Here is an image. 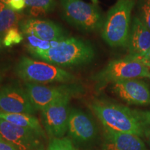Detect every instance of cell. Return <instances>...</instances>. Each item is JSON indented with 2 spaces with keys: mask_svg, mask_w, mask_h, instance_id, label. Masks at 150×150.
<instances>
[{
  "mask_svg": "<svg viewBox=\"0 0 150 150\" xmlns=\"http://www.w3.org/2000/svg\"><path fill=\"white\" fill-rule=\"evenodd\" d=\"M90 106L104 129L140 138L146 136L145 126L136 110L104 100L94 101Z\"/></svg>",
  "mask_w": 150,
  "mask_h": 150,
  "instance_id": "obj_1",
  "label": "cell"
},
{
  "mask_svg": "<svg viewBox=\"0 0 150 150\" xmlns=\"http://www.w3.org/2000/svg\"><path fill=\"white\" fill-rule=\"evenodd\" d=\"M31 56L58 67H76L88 64L95 58L91 43L76 38H67L57 47L46 51L31 50Z\"/></svg>",
  "mask_w": 150,
  "mask_h": 150,
  "instance_id": "obj_2",
  "label": "cell"
},
{
  "mask_svg": "<svg viewBox=\"0 0 150 150\" xmlns=\"http://www.w3.org/2000/svg\"><path fill=\"white\" fill-rule=\"evenodd\" d=\"M135 3L136 0H117L108 11L103 22L102 36L108 45L127 46Z\"/></svg>",
  "mask_w": 150,
  "mask_h": 150,
  "instance_id": "obj_3",
  "label": "cell"
},
{
  "mask_svg": "<svg viewBox=\"0 0 150 150\" xmlns=\"http://www.w3.org/2000/svg\"><path fill=\"white\" fill-rule=\"evenodd\" d=\"M17 76L27 83L45 84L73 83L76 77L72 73L47 62L22 56L15 69Z\"/></svg>",
  "mask_w": 150,
  "mask_h": 150,
  "instance_id": "obj_4",
  "label": "cell"
},
{
  "mask_svg": "<svg viewBox=\"0 0 150 150\" xmlns=\"http://www.w3.org/2000/svg\"><path fill=\"white\" fill-rule=\"evenodd\" d=\"M150 79V70L141 62L129 56L112 60L102 70L92 76L98 87L120 81Z\"/></svg>",
  "mask_w": 150,
  "mask_h": 150,
  "instance_id": "obj_5",
  "label": "cell"
},
{
  "mask_svg": "<svg viewBox=\"0 0 150 150\" xmlns=\"http://www.w3.org/2000/svg\"><path fill=\"white\" fill-rule=\"evenodd\" d=\"M61 6L63 18L76 29L91 32L102 27V16L94 4L82 0H61Z\"/></svg>",
  "mask_w": 150,
  "mask_h": 150,
  "instance_id": "obj_6",
  "label": "cell"
},
{
  "mask_svg": "<svg viewBox=\"0 0 150 150\" xmlns=\"http://www.w3.org/2000/svg\"><path fill=\"white\" fill-rule=\"evenodd\" d=\"M25 91L35 109L42 110L60 98L72 97L81 94L83 88L81 86L74 83L54 86L26 83Z\"/></svg>",
  "mask_w": 150,
  "mask_h": 150,
  "instance_id": "obj_7",
  "label": "cell"
},
{
  "mask_svg": "<svg viewBox=\"0 0 150 150\" xmlns=\"http://www.w3.org/2000/svg\"><path fill=\"white\" fill-rule=\"evenodd\" d=\"M70 97L54 101L41 110V117L45 130L52 138H63L67 132Z\"/></svg>",
  "mask_w": 150,
  "mask_h": 150,
  "instance_id": "obj_8",
  "label": "cell"
},
{
  "mask_svg": "<svg viewBox=\"0 0 150 150\" xmlns=\"http://www.w3.org/2000/svg\"><path fill=\"white\" fill-rule=\"evenodd\" d=\"M0 136L18 150H39L44 146V134L16 126L2 119H0Z\"/></svg>",
  "mask_w": 150,
  "mask_h": 150,
  "instance_id": "obj_9",
  "label": "cell"
},
{
  "mask_svg": "<svg viewBox=\"0 0 150 150\" xmlns=\"http://www.w3.org/2000/svg\"><path fill=\"white\" fill-rule=\"evenodd\" d=\"M25 89L16 84H7L0 89V112L7 113L35 112Z\"/></svg>",
  "mask_w": 150,
  "mask_h": 150,
  "instance_id": "obj_10",
  "label": "cell"
},
{
  "mask_svg": "<svg viewBox=\"0 0 150 150\" xmlns=\"http://www.w3.org/2000/svg\"><path fill=\"white\" fill-rule=\"evenodd\" d=\"M67 133L73 141L81 145L94 141L96 138L97 129L93 119L87 113L73 108L69 114Z\"/></svg>",
  "mask_w": 150,
  "mask_h": 150,
  "instance_id": "obj_11",
  "label": "cell"
},
{
  "mask_svg": "<svg viewBox=\"0 0 150 150\" xmlns=\"http://www.w3.org/2000/svg\"><path fill=\"white\" fill-rule=\"evenodd\" d=\"M112 92L129 104L150 105V90L146 82L140 79L120 81L112 83Z\"/></svg>",
  "mask_w": 150,
  "mask_h": 150,
  "instance_id": "obj_12",
  "label": "cell"
},
{
  "mask_svg": "<svg viewBox=\"0 0 150 150\" xmlns=\"http://www.w3.org/2000/svg\"><path fill=\"white\" fill-rule=\"evenodd\" d=\"M19 27L24 35H32L44 40L61 41L67 38L65 30L50 20L28 18L21 20Z\"/></svg>",
  "mask_w": 150,
  "mask_h": 150,
  "instance_id": "obj_13",
  "label": "cell"
},
{
  "mask_svg": "<svg viewBox=\"0 0 150 150\" xmlns=\"http://www.w3.org/2000/svg\"><path fill=\"white\" fill-rule=\"evenodd\" d=\"M127 46L128 56L135 59L145 56L150 49V31L138 17L133 19Z\"/></svg>",
  "mask_w": 150,
  "mask_h": 150,
  "instance_id": "obj_14",
  "label": "cell"
},
{
  "mask_svg": "<svg viewBox=\"0 0 150 150\" xmlns=\"http://www.w3.org/2000/svg\"><path fill=\"white\" fill-rule=\"evenodd\" d=\"M102 150H148L141 138L104 129Z\"/></svg>",
  "mask_w": 150,
  "mask_h": 150,
  "instance_id": "obj_15",
  "label": "cell"
},
{
  "mask_svg": "<svg viewBox=\"0 0 150 150\" xmlns=\"http://www.w3.org/2000/svg\"><path fill=\"white\" fill-rule=\"evenodd\" d=\"M0 119L4 120L16 126L32 129L44 134L40 122L34 115L26 113H7L0 112Z\"/></svg>",
  "mask_w": 150,
  "mask_h": 150,
  "instance_id": "obj_16",
  "label": "cell"
},
{
  "mask_svg": "<svg viewBox=\"0 0 150 150\" xmlns=\"http://www.w3.org/2000/svg\"><path fill=\"white\" fill-rule=\"evenodd\" d=\"M22 15L13 11L5 4L0 7V35L4 38L11 28L17 27L22 20Z\"/></svg>",
  "mask_w": 150,
  "mask_h": 150,
  "instance_id": "obj_17",
  "label": "cell"
},
{
  "mask_svg": "<svg viewBox=\"0 0 150 150\" xmlns=\"http://www.w3.org/2000/svg\"><path fill=\"white\" fill-rule=\"evenodd\" d=\"M25 1L28 14L33 18L45 16L54 11L56 6V0H25Z\"/></svg>",
  "mask_w": 150,
  "mask_h": 150,
  "instance_id": "obj_18",
  "label": "cell"
},
{
  "mask_svg": "<svg viewBox=\"0 0 150 150\" xmlns=\"http://www.w3.org/2000/svg\"><path fill=\"white\" fill-rule=\"evenodd\" d=\"M27 40V47L28 51L38 50V51H46L52 48L50 41L44 40L32 35H25Z\"/></svg>",
  "mask_w": 150,
  "mask_h": 150,
  "instance_id": "obj_19",
  "label": "cell"
},
{
  "mask_svg": "<svg viewBox=\"0 0 150 150\" xmlns=\"http://www.w3.org/2000/svg\"><path fill=\"white\" fill-rule=\"evenodd\" d=\"M24 40V34L18 27L11 28L3 38V45L5 47H11L22 42Z\"/></svg>",
  "mask_w": 150,
  "mask_h": 150,
  "instance_id": "obj_20",
  "label": "cell"
},
{
  "mask_svg": "<svg viewBox=\"0 0 150 150\" xmlns=\"http://www.w3.org/2000/svg\"><path fill=\"white\" fill-rule=\"evenodd\" d=\"M48 150H79L73 145L72 140L66 138H52L48 145Z\"/></svg>",
  "mask_w": 150,
  "mask_h": 150,
  "instance_id": "obj_21",
  "label": "cell"
},
{
  "mask_svg": "<svg viewBox=\"0 0 150 150\" xmlns=\"http://www.w3.org/2000/svg\"><path fill=\"white\" fill-rule=\"evenodd\" d=\"M138 18L150 31V0H140Z\"/></svg>",
  "mask_w": 150,
  "mask_h": 150,
  "instance_id": "obj_22",
  "label": "cell"
},
{
  "mask_svg": "<svg viewBox=\"0 0 150 150\" xmlns=\"http://www.w3.org/2000/svg\"><path fill=\"white\" fill-rule=\"evenodd\" d=\"M140 119L145 126L146 130V136L150 134V111L137 110Z\"/></svg>",
  "mask_w": 150,
  "mask_h": 150,
  "instance_id": "obj_23",
  "label": "cell"
},
{
  "mask_svg": "<svg viewBox=\"0 0 150 150\" xmlns=\"http://www.w3.org/2000/svg\"><path fill=\"white\" fill-rule=\"evenodd\" d=\"M7 6L13 11L19 13L27 7L25 0H10Z\"/></svg>",
  "mask_w": 150,
  "mask_h": 150,
  "instance_id": "obj_24",
  "label": "cell"
},
{
  "mask_svg": "<svg viewBox=\"0 0 150 150\" xmlns=\"http://www.w3.org/2000/svg\"><path fill=\"white\" fill-rule=\"evenodd\" d=\"M133 59L141 62L142 64L145 65L146 67H147L150 70V49L148 50L147 54H146L145 56H142V57H140V58H136V59H135V58H133Z\"/></svg>",
  "mask_w": 150,
  "mask_h": 150,
  "instance_id": "obj_25",
  "label": "cell"
},
{
  "mask_svg": "<svg viewBox=\"0 0 150 150\" xmlns=\"http://www.w3.org/2000/svg\"><path fill=\"white\" fill-rule=\"evenodd\" d=\"M0 150H18L0 136Z\"/></svg>",
  "mask_w": 150,
  "mask_h": 150,
  "instance_id": "obj_26",
  "label": "cell"
},
{
  "mask_svg": "<svg viewBox=\"0 0 150 150\" xmlns=\"http://www.w3.org/2000/svg\"><path fill=\"white\" fill-rule=\"evenodd\" d=\"M3 45V37L1 36V35H0V51H1V50L2 49Z\"/></svg>",
  "mask_w": 150,
  "mask_h": 150,
  "instance_id": "obj_27",
  "label": "cell"
},
{
  "mask_svg": "<svg viewBox=\"0 0 150 150\" xmlns=\"http://www.w3.org/2000/svg\"><path fill=\"white\" fill-rule=\"evenodd\" d=\"M3 77H4V70L0 68V82L1 81Z\"/></svg>",
  "mask_w": 150,
  "mask_h": 150,
  "instance_id": "obj_28",
  "label": "cell"
},
{
  "mask_svg": "<svg viewBox=\"0 0 150 150\" xmlns=\"http://www.w3.org/2000/svg\"><path fill=\"white\" fill-rule=\"evenodd\" d=\"M9 1H10V0H0V1H1V2L5 4H6V5L8 4Z\"/></svg>",
  "mask_w": 150,
  "mask_h": 150,
  "instance_id": "obj_29",
  "label": "cell"
},
{
  "mask_svg": "<svg viewBox=\"0 0 150 150\" xmlns=\"http://www.w3.org/2000/svg\"><path fill=\"white\" fill-rule=\"evenodd\" d=\"M92 1V2H93L94 4H95V5H97V4H98V0H91Z\"/></svg>",
  "mask_w": 150,
  "mask_h": 150,
  "instance_id": "obj_30",
  "label": "cell"
},
{
  "mask_svg": "<svg viewBox=\"0 0 150 150\" xmlns=\"http://www.w3.org/2000/svg\"><path fill=\"white\" fill-rule=\"evenodd\" d=\"M147 138H148V142H149V145H150V134H148L147 136Z\"/></svg>",
  "mask_w": 150,
  "mask_h": 150,
  "instance_id": "obj_31",
  "label": "cell"
},
{
  "mask_svg": "<svg viewBox=\"0 0 150 150\" xmlns=\"http://www.w3.org/2000/svg\"><path fill=\"white\" fill-rule=\"evenodd\" d=\"M39 150H48V149H45V147H44V146H43V147H41V148H40V149H39Z\"/></svg>",
  "mask_w": 150,
  "mask_h": 150,
  "instance_id": "obj_32",
  "label": "cell"
},
{
  "mask_svg": "<svg viewBox=\"0 0 150 150\" xmlns=\"http://www.w3.org/2000/svg\"><path fill=\"white\" fill-rule=\"evenodd\" d=\"M2 4H4V3L1 2V1H0V7H1V6L2 5Z\"/></svg>",
  "mask_w": 150,
  "mask_h": 150,
  "instance_id": "obj_33",
  "label": "cell"
}]
</instances>
